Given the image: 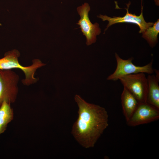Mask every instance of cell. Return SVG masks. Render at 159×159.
<instances>
[{
	"label": "cell",
	"instance_id": "6da1fadb",
	"mask_svg": "<svg viewBox=\"0 0 159 159\" xmlns=\"http://www.w3.org/2000/svg\"><path fill=\"white\" fill-rule=\"evenodd\" d=\"M74 100L78 107V115L72 133L83 147H93L108 126L107 112L99 105L87 102L78 95H75Z\"/></svg>",
	"mask_w": 159,
	"mask_h": 159
},
{
	"label": "cell",
	"instance_id": "7a4b0ae2",
	"mask_svg": "<svg viewBox=\"0 0 159 159\" xmlns=\"http://www.w3.org/2000/svg\"><path fill=\"white\" fill-rule=\"evenodd\" d=\"M20 54L17 49H14L6 52L4 57L0 59V69H11L17 68L21 69L24 73L25 78L22 80L24 85L29 86L37 82L38 79L34 77L37 70L46 64L43 63L39 59L32 60V64L29 66L24 67L20 64L18 58Z\"/></svg>",
	"mask_w": 159,
	"mask_h": 159
},
{
	"label": "cell",
	"instance_id": "3957f363",
	"mask_svg": "<svg viewBox=\"0 0 159 159\" xmlns=\"http://www.w3.org/2000/svg\"><path fill=\"white\" fill-rule=\"evenodd\" d=\"M19 76L11 69H0V107L5 101L14 102L18 94Z\"/></svg>",
	"mask_w": 159,
	"mask_h": 159
},
{
	"label": "cell",
	"instance_id": "277c9868",
	"mask_svg": "<svg viewBox=\"0 0 159 159\" xmlns=\"http://www.w3.org/2000/svg\"><path fill=\"white\" fill-rule=\"evenodd\" d=\"M119 80L124 87L134 96L139 103L147 102L148 82L145 73L125 75Z\"/></svg>",
	"mask_w": 159,
	"mask_h": 159
},
{
	"label": "cell",
	"instance_id": "5b68a950",
	"mask_svg": "<svg viewBox=\"0 0 159 159\" xmlns=\"http://www.w3.org/2000/svg\"><path fill=\"white\" fill-rule=\"evenodd\" d=\"M115 56L117 62L116 68L114 72L107 77V80L116 81L123 76L129 74L139 73L152 74L154 72V69L152 67L153 60L144 66H137L132 62V57L124 59L116 53L115 54Z\"/></svg>",
	"mask_w": 159,
	"mask_h": 159
},
{
	"label": "cell",
	"instance_id": "8992f818",
	"mask_svg": "<svg viewBox=\"0 0 159 159\" xmlns=\"http://www.w3.org/2000/svg\"><path fill=\"white\" fill-rule=\"evenodd\" d=\"M90 8L88 3H85L77 8L80 19L77 24L80 26L82 32L86 38V44L88 46L95 42L97 36L101 32L99 24H92L89 17V12Z\"/></svg>",
	"mask_w": 159,
	"mask_h": 159
},
{
	"label": "cell",
	"instance_id": "52a82bcc",
	"mask_svg": "<svg viewBox=\"0 0 159 159\" xmlns=\"http://www.w3.org/2000/svg\"><path fill=\"white\" fill-rule=\"evenodd\" d=\"M159 118V109L147 103H139L127 125L135 126L157 120Z\"/></svg>",
	"mask_w": 159,
	"mask_h": 159
},
{
	"label": "cell",
	"instance_id": "ba28073f",
	"mask_svg": "<svg viewBox=\"0 0 159 159\" xmlns=\"http://www.w3.org/2000/svg\"><path fill=\"white\" fill-rule=\"evenodd\" d=\"M130 4H127V8H126L127 13L126 15L123 17H110L107 15H100L97 16L98 18L101 19L102 21H108L106 30L108 27L112 25L117 23H129L135 24L138 25L140 28L139 33H142L149 27L152 26L154 24L153 22H146L143 16L142 12L139 16H137L135 14H132L129 12L128 9Z\"/></svg>",
	"mask_w": 159,
	"mask_h": 159
},
{
	"label": "cell",
	"instance_id": "9c48e42d",
	"mask_svg": "<svg viewBox=\"0 0 159 159\" xmlns=\"http://www.w3.org/2000/svg\"><path fill=\"white\" fill-rule=\"evenodd\" d=\"M147 79V103L159 109V75L149 74Z\"/></svg>",
	"mask_w": 159,
	"mask_h": 159
},
{
	"label": "cell",
	"instance_id": "30bf717a",
	"mask_svg": "<svg viewBox=\"0 0 159 159\" xmlns=\"http://www.w3.org/2000/svg\"><path fill=\"white\" fill-rule=\"evenodd\" d=\"M121 99L123 114L127 122L134 112L139 103L134 96L124 87Z\"/></svg>",
	"mask_w": 159,
	"mask_h": 159
},
{
	"label": "cell",
	"instance_id": "8fae6325",
	"mask_svg": "<svg viewBox=\"0 0 159 159\" xmlns=\"http://www.w3.org/2000/svg\"><path fill=\"white\" fill-rule=\"evenodd\" d=\"M10 104L5 101L0 107V135L5 131L8 124L13 119V111Z\"/></svg>",
	"mask_w": 159,
	"mask_h": 159
},
{
	"label": "cell",
	"instance_id": "7c38bea8",
	"mask_svg": "<svg viewBox=\"0 0 159 159\" xmlns=\"http://www.w3.org/2000/svg\"><path fill=\"white\" fill-rule=\"evenodd\" d=\"M159 32V20L143 32L142 37L146 40L151 47H153L158 42V35Z\"/></svg>",
	"mask_w": 159,
	"mask_h": 159
}]
</instances>
